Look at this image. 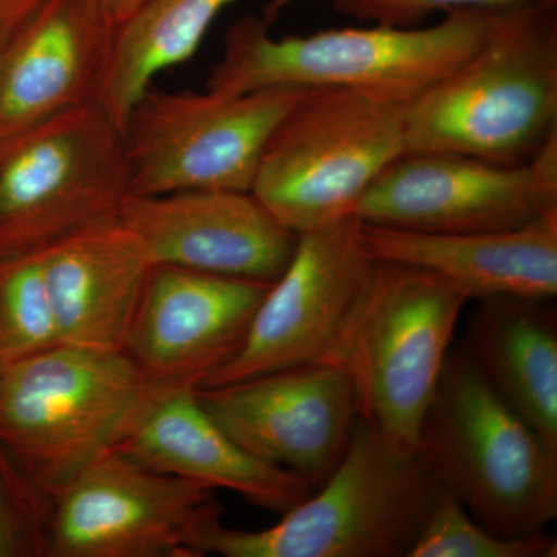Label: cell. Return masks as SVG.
I'll return each instance as SVG.
<instances>
[{
  "mask_svg": "<svg viewBox=\"0 0 557 557\" xmlns=\"http://www.w3.org/2000/svg\"><path fill=\"white\" fill-rule=\"evenodd\" d=\"M557 132V3L491 10L485 38L410 101L406 153L520 164Z\"/></svg>",
  "mask_w": 557,
  "mask_h": 557,
  "instance_id": "cell-1",
  "label": "cell"
},
{
  "mask_svg": "<svg viewBox=\"0 0 557 557\" xmlns=\"http://www.w3.org/2000/svg\"><path fill=\"white\" fill-rule=\"evenodd\" d=\"M159 392L124 350L60 344L0 369V449L53 505Z\"/></svg>",
  "mask_w": 557,
  "mask_h": 557,
  "instance_id": "cell-2",
  "label": "cell"
},
{
  "mask_svg": "<svg viewBox=\"0 0 557 557\" xmlns=\"http://www.w3.org/2000/svg\"><path fill=\"white\" fill-rule=\"evenodd\" d=\"M491 10H457L420 27L332 28L274 38L256 16L234 22L205 90L223 97L271 87L384 91L413 100L478 50Z\"/></svg>",
  "mask_w": 557,
  "mask_h": 557,
  "instance_id": "cell-3",
  "label": "cell"
},
{
  "mask_svg": "<svg viewBox=\"0 0 557 557\" xmlns=\"http://www.w3.org/2000/svg\"><path fill=\"white\" fill-rule=\"evenodd\" d=\"M440 483L420 449H401L359 418L335 471L260 531L211 520L196 539L197 557H409Z\"/></svg>",
  "mask_w": 557,
  "mask_h": 557,
  "instance_id": "cell-4",
  "label": "cell"
},
{
  "mask_svg": "<svg viewBox=\"0 0 557 557\" xmlns=\"http://www.w3.org/2000/svg\"><path fill=\"white\" fill-rule=\"evenodd\" d=\"M469 298L432 271L373 260L322 362L346 373L359 418L401 449H417L421 424Z\"/></svg>",
  "mask_w": 557,
  "mask_h": 557,
  "instance_id": "cell-5",
  "label": "cell"
},
{
  "mask_svg": "<svg viewBox=\"0 0 557 557\" xmlns=\"http://www.w3.org/2000/svg\"><path fill=\"white\" fill-rule=\"evenodd\" d=\"M418 449L440 486L498 536L537 533L557 518V454L461 348L446 358Z\"/></svg>",
  "mask_w": 557,
  "mask_h": 557,
  "instance_id": "cell-6",
  "label": "cell"
},
{
  "mask_svg": "<svg viewBox=\"0 0 557 557\" xmlns=\"http://www.w3.org/2000/svg\"><path fill=\"white\" fill-rule=\"evenodd\" d=\"M410 101L384 91L307 90L267 141L252 196L298 236L357 218L370 186L408 150Z\"/></svg>",
  "mask_w": 557,
  "mask_h": 557,
  "instance_id": "cell-7",
  "label": "cell"
},
{
  "mask_svg": "<svg viewBox=\"0 0 557 557\" xmlns=\"http://www.w3.org/2000/svg\"><path fill=\"white\" fill-rule=\"evenodd\" d=\"M123 141L97 101L0 138V259L36 255L120 218Z\"/></svg>",
  "mask_w": 557,
  "mask_h": 557,
  "instance_id": "cell-8",
  "label": "cell"
},
{
  "mask_svg": "<svg viewBox=\"0 0 557 557\" xmlns=\"http://www.w3.org/2000/svg\"><path fill=\"white\" fill-rule=\"evenodd\" d=\"M307 90L271 87L223 97L150 86L121 127L132 196L251 190L267 141Z\"/></svg>",
  "mask_w": 557,
  "mask_h": 557,
  "instance_id": "cell-9",
  "label": "cell"
},
{
  "mask_svg": "<svg viewBox=\"0 0 557 557\" xmlns=\"http://www.w3.org/2000/svg\"><path fill=\"white\" fill-rule=\"evenodd\" d=\"M557 211V132L533 159L498 164L454 152H409L359 201L368 225L413 233L520 228Z\"/></svg>",
  "mask_w": 557,
  "mask_h": 557,
  "instance_id": "cell-10",
  "label": "cell"
},
{
  "mask_svg": "<svg viewBox=\"0 0 557 557\" xmlns=\"http://www.w3.org/2000/svg\"><path fill=\"white\" fill-rule=\"evenodd\" d=\"M218 518L212 487L110 450L54 498L49 556L197 557V536Z\"/></svg>",
  "mask_w": 557,
  "mask_h": 557,
  "instance_id": "cell-11",
  "label": "cell"
},
{
  "mask_svg": "<svg viewBox=\"0 0 557 557\" xmlns=\"http://www.w3.org/2000/svg\"><path fill=\"white\" fill-rule=\"evenodd\" d=\"M370 263L358 218L300 234L287 270L256 310L240 350L201 387L324 361Z\"/></svg>",
  "mask_w": 557,
  "mask_h": 557,
  "instance_id": "cell-12",
  "label": "cell"
},
{
  "mask_svg": "<svg viewBox=\"0 0 557 557\" xmlns=\"http://www.w3.org/2000/svg\"><path fill=\"white\" fill-rule=\"evenodd\" d=\"M201 408L231 440L259 460L319 487L354 437L357 395L346 373L311 362L196 391Z\"/></svg>",
  "mask_w": 557,
  "mask_h": 557,
  "instance_id": "cell-13",
  "label": "cell"
},
{
  "mask_svg": "<svg viewBox=\"0 0 557 557\" xmlns=\"http://www.w3.org/2000/svg\"><path fill=\"white\" fill-rule=\"evenodd\" d=\"M271 285L153 265L124 351L157 391L199 388L240 350Z\"/></svg>",
  "mask_w": 557,
  "mask_h": 557,
  "instance_id": "cell-14",
  "label": "cell"
},
{
  "mask_svg": "<svg viewBox=\"0 0 557 557\" xmlns=\"http://www.w3.org/2000/svg\"><path fill=\"white\" fill-rule=\"evenodd\" d=\"M119 219L141 242L153 265L265 284H274L287 270L299 240L251 190L131 194Z\"/></svg>",
  "mask_w": 557,
  "mask_h": 557,
  "instance_id": "cell-15",
  "label": "cell"
},
{
  "mask_svg": "<svg viewBox=\"0 0 557 557\" xmlns=\"http://www.w3.org/2000/svg\"><path fill=\"white\" fill-rule=\"evenodd\" d=\"M115 27L97 0H46L0 49V138L97 101Z\"/></svg>",
  "mask_w": 557,
  "mask_h": 557,
  "instance_id": "cell-16",
  "label": "cell"
},
{
  "mask_svg": "<svg viewBox=\"0 0 557 557\" xmlns=\"http://www.w3.org/2000/svg\"><path fill=\"white\" fill-rule=\"evenodd\" d=\"M197 388L159 392L116 450L145 467L228 490L249 504L285 515L314 487L288 469L240 448L201 408Z\"/></svg>",
  "mask_w": 557,
  "mask_h": 557,
  "instance_id": "cell-17",
  "label": "cell"
},
{
  "mask_svg": "<svg viewBox=\"0 0 557 557\" xmlns=\"http://www.w3.org/2000/svg\"><path fill=\"white\" fill-rule=\"evenodd\" d=\"M152 267L141 242L120 219L78 231L42 251L60 343L124 350Z\"/></svg>",
  "mask_w": 557,
  "mask_h": 557,
  "instance_id": "cell-18",
  "label": "cell"
},
{
  "mask_svg": "<svg viewBox=\"0 0 557 557\" xmlns=\"http://www.w3.org/2000/svg\"><path fill=\"white\" fill-rule=\"evenodd\" d=\"M361 242L370 259L432 271L469 300L557 295V211L520 228L491 233H413L361 222Z\"/></svg>",
  "mask_w": 557,
  "mask_h": 557,
  "instance_id": "cell-19",
  "label": "cell"
},
{
  "mask_svg": "<svg viewBox=\"0 0 557 557\" xmlns=\"http://www.w3.org/2000/svg\"><path fill=\"white\" fill-rule=\"evenodd\" d=\"M552 299H480L461 350L557 454V314Z\"/></svg>",
  "mask_w": 557,
  "mask_h": 557,
  "instance_id": "cell-20",
  "label": "cell"
},
{
  "mask_svg": "<svg viewBox=\"0 0 557 557\" xmlns=\"http://www.w3.org/2000/svg\"><path fill=\"white\" fill-rule=\"evenodd\" d=\"M237 0H143L115 27L97 102L121 132L135 101L163 70L194 57L219 14ZM292 0H271L273 10Z\"/></svg>",
  "mask_w": 557,
  "mask_h": 557,
  "instance_id": "cell-21",
  "label": "cell"
},
{
  "mask_svg": "<svg viewBox=\"0 0 557 557\" xmlns=\"http://www.w3.org/2000/svg\"><path fill=\"white\" fill-rule=\"evenodd\" d=\"M60 344L42 252L0 259V369Z\"/></svg>",
  "mask_w": 557,
  "mask_h": 557,
  "instance_id": "cell-22",
  "label": "cell"
},
{
  "mask_svg": "<svg viewBox=\"0 0 557 557\" xmlns=\"http://www.w3.org/2000/svg\"><path fill=\"white\" fill-rule=\"evenodd\" d=\"M556 537L544 531L504 537L478 522L453 493L440 486L409 557H556Z\"/></svg>",
  "mask_w": 557,
  "mask_h": 557,
  "instance_id": "cell-23",
  "label": "cell"
},
{
  "mask_svg": "<svg viewBox=\"0 0 557 557\" xmlns=\"http://www.w3.org/2000/svg\"><path fill=\"white\" fill-rule=\"evenodd\" d=\"M51 504L0 449V557L49 556Z\"/></svg>",
  "mask_w": 557,
  "mask_h": 557,
  "instance_id": "cell-24",
  "label": "cell"
},
{
  "mask_svg": "<svg viewBox=\"0 0 557 557\" xmlns=\"http://www.w3.org/2000/svg\"><path fill=\"white\" fill-rule=\"evenodd\" d=\"M335 9L364 24L420 27L434 13L457 10H497L523 3L557 0H332Z\"/></svg>",
  "mask_w": 557,
  "mask_h": 557,
  "instance_id": "cell-25",
  "label": "cell"
},
{
  "mask_svg": "<svg viewBox=\"0 0 557 557\" xmlns=\"http://www.w3.org/2000/svg\"><path fill=\"white\" fill-rule=\"evenodd\" d=\"M46 0H0V49Z\"/></svg>",
  "mask_w": 557,
  "mask_h": 557,
  "instance_id": "cell-26",
  "label": "cell"
},
{
  "mask_svg": "<svg viewBox=\"0 0 557 557\" xmlns=\"http://www.w3.org/2000/svg\"><path fill=\"white\" fill-rule=\"evenodd\" d=\"M113 24L119 25L134 13L143 0H97Z\"/></svg>",
  "mask_w": 557,
  "mask_h": 557,
  "instance_id": "cell-27",
  "label": "cell"
}]
</instances>
